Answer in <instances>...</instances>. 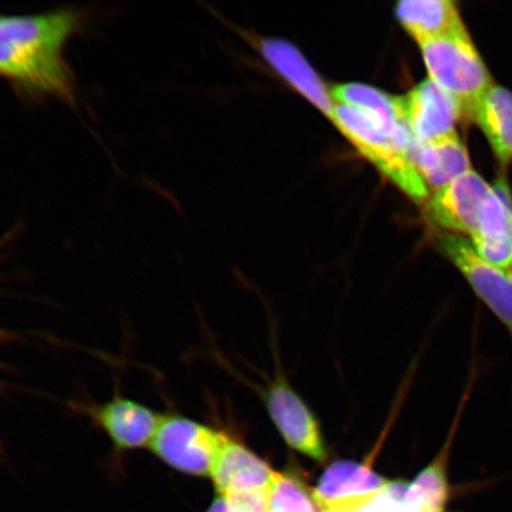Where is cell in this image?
<instances>
[{"label": "cell", "mask_w": 512, "mask_h": 512, "mask_svg": "<svg viewBox=\"0 0 512 512\" xmlns=\"http://www.w3.org/2000/svg\"><path fill=\"white\" fill-rule=\"evenodd\" d=\"M392 482L370 463L337 460L326 467L311 497L317 512H361L386 492Z\"/></svg>", "instance_id": "obj_6"}, {"label": "cell", "mask_w": 512, "mask_h": 512, "mask_svg": "<svg viewBox=\"0 0 512 512\" xmlns=\"http://www.w3.org/2000/svg\"><path fill=\"white\" fill-rule=\"evenodd\" d=\"M473 123L483 131L499 163L512 162V93L495 85L480 102Z\"/></svg>", "instance_id": "obj_19"}, {"label": "cell", "mask_w": 512, "mask_h": 512, "mask_svg": "<svg viewBox=\"0 0 512 512\" xmlns=\"http://www.w3.org/2000/svg\"><path fill=\"white\" fill-rule=\"evenodd\" d=\"M395 15L419 46L465 27L451 0H406L396 4Z\"/></svg>", "instance_id": "obj_18"}, {"label": "cell", "mask_w": 512, "mask_h": 512, "mask_svg": "<svg viewBox=\"0 0 512 512\" xmlns=\"http://www.w3.org/2000/svg\"><path fill=\"white\" fill-rule=\"evenodd\" d=\"M469 241L484 260L512 273V200L504 179H499L486 198Z\"/></svg>", "instance_id": "obj_10"}, {"label": "cell", "mask_w": 512, "mask_h": 512, "mask_svg": "<svg viewBox=\"0 0 512 512\" xmlns=\"http://www.w3.org/2000/svg\"><path fill=\"white\" fill-rule=\"evenodd\" d=\"M261 51L265 59L285 80L326 117L332 118L335 108L334 99L326 91L324 83L315 70L296 48L284 41L266 40L261 44Z\"/></svg>", "instance_id": "obj_16"}, {"label": "cell", "mask_w": 512, "mask_h": 512, "mask_svg": "<svg viewBox=\"0 0 512 512\" xmlns=\"http://www.w3.org/2000/svg\"><path fill=\"white\" fill-rule=\"evenodd\" d=\"M428 75L457 102L463 123H470L477 108L495 86L466 27L420 44Z\"/></svg>", "instance_id": "obj_1"}, {"label": "cell", "mask_w": 512, "mask_h": 512, "mask_svg": "<svg viewBox=\"0 0 512 512\" xmlns=\"http://www.w3.org/2000/svg\"><path fill=\"white\" fill-rule=\"evenodd\" d=\"M227 434L182 415L160 418L149 450L160 462L184 475L210 477Z\"/></svg>", "instance_id": "obj_3"}, {"label": "cell", "mask_w": 512, "mask_h": 512, "mask_svg": "<svg viewBox=\"0 0 512 512\" xmlns=\"http://www.w3.org/2000/svg\"><path fill=\"white\" fill-rule=\"evenodd\" d=\"M270 496L271 491H265L246 492L223 498L228 503L229 512H271Z\"/></svg>", "instance_id": "obj_20"}, {"label": "cell", "mask_w": 512, "mask_h": 512, "mask_svg": "<svg viewBox=\"0 0 512 512\" xmlns=\"http://www.w3.org/2000/svg\"><path fill=\"white\" fill-rule=\"evenodd\" d=\"M207 512H229L226 499L217 495Z\"/></svg>", "instance_id": "obj_21"}, {"label": "cell", "mask_w": 512, "mask_h": 512, "mask_svg": "<svg viewBox=\"0 0 512 512\" xmlns=\"http://www.w3.org/2000/svg\"><path fill=\"white\" fill-rule=\"evenodd\" d=\"M76 11L60 10L28 16H0V41L37 44L63 51L79 28Z\"/></svg>", "instance_id": "obj_14"}, {"label": "cell", "mask_w": 512, "mask_h": 512, "mask_svg": "<svg viewBox=\"0 0 512 512\" xmlns=\"http://www.w3.org/2000/svg\"><path fill=\"white\" fill-rule=\"evenodd\" d=\"M332 121L362 155L416 202L430 194L412 162L413 144L401 142L355 108L336 104Z\"/></svg>", "instance_id": "obj_2"}, {"label": "cell", "mask_w": 512, "mask_h": 512, "mask_svg": "<svg viewBox=\"0 0 512 512\" xmlns=\"http://www.w3.org/2000/svg\"><path fill=\"white\" fill-rule=\"evenodd\" d=\"M470 388H467L458 411L454 416L453 424L448 431L443 447L437 456L424 470L419 472L411 483L406 485L403 492L402 503L408 512H445L448 498H450V483H448V462H450L452 446L456 440L460 421L469 401Z\"/></svg>", "instance_id": "obj_13"}, {"label": "cell", "mask_w": 512, "mask_h": 512, "mask_svg": "<svg viewBox=\"0 0 512 512\" xmlns=\"http://www.w3.org/2000/svg\"><path fill=\"white\" fill-rule=\"evenodd\" d=\"M265 399L268 414L287 446L318 463L325 462L328 451L316 416L290 384L278 377Z\"/></svg>", "instance_id": "obj_7"}, {"label": "cell", "mask_w": 512, "mask_h": 512, "mask_svg": "<svg viewBox=\"0 0 512 512\" xmlns=\"http://www.w3.org/2000/svg\"><path fill=\"white\" fill-rule=\"evenodd\" d=\"M492 188L475 170L434 192L427 204L428 219L445 233L470 236Z\"/></svg>", "instance_id": "obj_8"}, {"label": "cell", "mask_w": 512, "mask_h": 512, "mask_svg": "<svg viewBox=\"0 0 512 512\" xmlns=\"http://www.w3.org/2000/svg\"><path fill=\"white\" fill-rule=\"evenodd\" d=\"M92 416L119 452L149 448L162 418L142 403L119 396L93 408Z\"/></svg>", "instance_id": "obj_11"}, {"label": "cell", "mask_w": 512, "mask_h": 512, "mask_svg": "<svg viewBox=\"0 0 512 512\" xmlns=\"http://www.w3.org/2000/svg\"><path fill=\"white\" fill-rule=\"evenodd\" d=\"M435 238L438 251L463 275L512 338V273L484 260L464 236L444 232Z\"/></svg>", "instance_id": "obj_4"}, {"label": "cell", "mask_w": 512, "mask_h": 512, "mask_svg": "<svg viewBox=\"0 0 512 512\" xmlns=\"http://www.w3.org/2000/svg\"><path fill=\"white\" fill-rule=\"evenodd\" d=\"M275 471L264 459L230 437L224 439L211 469L217 495L271 491Z\"/></svg>", "instance_id": "obj_12"}, {"label": "cell", "mask_w": 512, "mask_h": 512, "mask_svg": "<svg viewBox=\"0 0 512 512\" xmlns=\"http://www.w3.org/2000/svg\"><path fill=\"white\" fill-rule=\"evenodd\" d=\"M411 157L422 181L434 192L472 170L469 152L457 132L425 144L414 142Z\"/></svg>", "instance_id": "obj_15"}, {"label": "cell", "mask_w": 512, "mask_h": 512, "mask_svg": "<svg viewBox=\"0 0 512 512\" xmlns=\"http://www.w3.org/2000/svg\"><path fill=\"white\" fill-rule=\"evenodd\" d=\"M400 105L408 130L419 144L456 133L462 121L457 102L431 79L400 96Z\"/></svg>", "instance_id": "obj_9"}, {"label": "cell", "mask_w": 512, "mask_h": 512, "mask_svg": "<svg viewBox=\"0 0 512 512\" xmlns=\"http://www.w3.org/2000/svg\"><path fill=\"white\" fill-rule=\"evenodd\" d=\"M332 99L337 104L355 108L367 114L384 131L392 134L401 142L412 144L414 138L403 119L400 96H390L374 87L348 83L332 88Z\"/></svg>", "instance_id": "obj_17"}, {"label": "cell", "mask_w": 512, "mask_h": 512, "mask_svg": "<svg viewBox=\"0 0 512 512\" xmlns=\"http://www.w3.org/2000/svg\"><path fill=\"white\" fill-rule=\"evenodd\" d=\"M0 75L31 92L74 99L73 74L60 50L0 41Z\"/></svg>", "instance_id": "obj_5"}]
</instances>
